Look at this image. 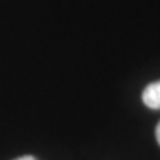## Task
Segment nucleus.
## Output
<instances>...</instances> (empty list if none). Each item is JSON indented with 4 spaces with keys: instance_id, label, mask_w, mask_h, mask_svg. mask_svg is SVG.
Listing matches in <instances>:
<instances>
[{
    "instance_id": "obj_1",
    "label": "nucleus",
    "mask_w": 160,
    "mask_h": 160,
    "mask_svg": "<svg viewBox=\"0 0 160 160\" xmlns=\"http://www.w3.org/2000/svg\"><path fill=\"white\" fill-rule=\"evenodd\" d=\"M142 102L151 110H160V80L150 83L144 89Z\"/></svg>"
},
{
    "instance_id": "obj_2",
    "label": "nucleus",
    "mask_w": 160,
    "mask_h": 160,
    "mask_svg": "<svg viewBox=\"0 0 160 160\" xmlns=\"http://www.w3.org/2000/svg\"><path fill=\"white\" fill-rule=\"evenodd\" d=\"M156 139H157V142L160 145V122H159V125L156 126Z\"/></svg>"
},
{
    "instance_id": "obj_3",
    "label": "nucleus",
    "mask_w": 160,
    "mask_h": 160,
    "mask_svg": "<svg viewBox=\"0 0 160 160\" xmlns=\"http://www.w3.org/2000/svg\"><path fill=\"white\" fill-rule=\"evenodd\" d=\"M13 160H37L34 156H22V157H18V159H13Z\"/></svg>"
}]
</instances>
